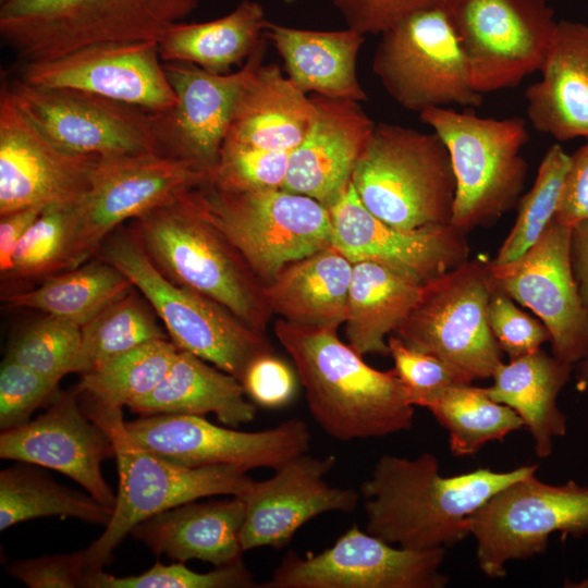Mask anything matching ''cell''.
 Segmentation results:
<instances>
[{
  "label": "cell",
  "mask_w": 588,
  "mask_h": 588,
  "mask_svg": "<svg viewBox=\"0 0 588 588\" xmlns=\"http://www.w3.org/2000/svg\"><path fill=\"white\" fill-rule=\"evenodd\" d=\"M445 0H332L347 27L363 35H381L415 12L442 8Z\"/></svg>",
  "instance_id": "681fc988"
},
{
  "label": "cell",
  "mask_w": 588,
  "mask_h": 588,
  "mask_svg": "<svg viewBox=\"0 0 588 588\" xmlns=\"http://www.w3.org/2000/svg\"><path fill=\"white\" fill-rule=\"evenodd\" d=\"M9 574L29 588H84L83 551L14 561Z\"/></svg>",
  "instance_id": "f907efd6"
},
{
  "label": "cell",
  "mask_w": 588,
  "mask_h": 588,
  "mask_svg": "<svg viewBox=\"0 0 588 588\" xmlns=\"http://www.w3.org/2000/svg\"><path fill=\"white\" fill-rule=\"evenodd\" d=\"M256 585L253 573L244 562L217 566L198 573L187 568L183 562L173 564L155 563L138 575L117 577L102 568L87 573L84 588H253Z\"/></svg>",
  "instance_id": "7bdbcfd3"
},
{
  "label": "cell",
  "mask_w": 588,
  "mask_h": 588,
  "mask_svg": "<svg viewBox=\"0 0 588 588\" xmlns=\"http://www.w3.org/2000/svg\"><path fill=\"white\" fill-rule=\"evenodd\" d=\"M81 326L47 315L22 329L10 342L5 356L48 377L71 373L78 352Z\"/></svg>",
  "instance_id": "b9f144b4"
},
{
  "label": "cell",
  "mask_w": 588,
  "mask_h": 588,
  "mask_svg": "<svg viewBox=\"0 0 588 588\" xmlns=\"http://www.w3.org/2000/svg\"><path fill=\"white\" fill-rule=\"evenodd\" d=\"M114 455L110 434L85 413L76 389L58 390L42 414L0 434L2 460L57 470L111 509L117 495L101 465Z\"/></svg>",
  "instance_id": "7402d4cb"
},
{
  "label": "cell",
  "mask_w": 588,
  "mask_h": 588,
  "mask_svg": "<svg viewBox=\"0 0 588 588\" xmlns=\"http://www.w3.org/2000/svg\"><path fill=\"white\" fill-rule=\"evenodd\" d=\"M371 69L387 94L418 114L457 105L479 107L469 66L443 8L407 15L383 32Z\"/></svg>",
  "instance_id": "8fae6325"
},
{
  "label": "cell",
  "mask_w": 588,
  "mask_h": 588,
  "mask_svg": "<svg viewBox=\"0 0 588 588\" xmlns=\"http://www.w3.org/2000/svg\"><path fill=\"white\" fill-rule=\"evenodd\" d=\"M266 40L236 72L216 74L197 65L163 63L176 103L155 112L161 152L189 161L208 174L216 166L240 97L264 63Z\"/></svg>",
  "instance_id": "d6986e66"
},
{
  "label": "cell",
  "mask_w": 588,
  "mask_h": 588,
  "mask_svg": "<svg viewBox=\"0 0 588 588\" xmlns=\"http://www.w3.org/2000/svg\"><path fill=\"white\" fill-rule=\"evenodd\" d=\"M16 107L49 139L98 157L161 152L155 112L87 91L4 84Z\"/></svg>",
  "instance_id": "9a60e30c"
},
{
  "label": "cell",
  "mask_w": 588,
  "mask_h": 588,
  "mask_svg": "<svg viewBox=\"0 0 588 588\" xmlns=\"http://www.w3.org/2000/svg\"><path fill=\"white\" fill-rule=\"evenodd\" d=\"M179 350L169 339L146 342L82 373L75 389L97 402L128 407L158 387Z\"/></svg>",
  "instance_id": "8d00e7d4"
},
{
  "label": "cell",
  "mask_w": 588,
  "mask_h": 588,
  "mask_svg": "<svg viewBox=\"0 0 588 588\" xmlns=\"http://www.w3.org/2000/svg\"><path fill=\"white\" fill-rule=\"evenodd\" d=\"M445 549L395 548L353 525L318 554L287 552L259 588H443Z\"/></svg>",
  "instance_id": "2e32d148"
},
{
  "label": "cell",
  "mask_w": 588,
  "mask_h": 588,
  "mask_svg": "<svg viewBox=\"0 0 588 588\" xmlns=\"http://www.w3.org/2000/svg\"><path fill=\"white\" fill-rule=\"evenodd\" d=\"M268 285L287 265L331 245L328 208L284 188L232 192L205 182L183 194Z\"/></svg>",
  "instance_id": "8992f818"
},
{
  "label": "cell",
  "mask_w": 588,
  "mask_h": 588,
  "mask_svg": "<svg viewBox=\"0 0 588 588\" xmlns=\"http://www.w3.org/2000/svg\"><path fill=\"white\" fill-rule=\"evenodd\" d=\"M317 114L289 155L283 188L329 208L348 187L355 164L376 123L359 102L310 95Z\"/></svg>",
  "instance_id": "d4e9b609"
},
{
  "label": "cell",
  "mask_w": 588,
  "mask_h": 588,
  "mask_svg": "<svg viewBox=\"0 0 588 588\" xmlns=\"http://www.w3.org/2000/svg\"><path fill=\"white\" fill-rule=\"evenodd\" d=\"M540 72L525 91L532 127L559 142L588 138V25L559 21Z\"/></svg>",
  "instance_id": "484cf974"
},
{
  "label": "cell",
  "mask_w": 588,
  "mask_h": 588,
  "mask_svg": "<svg viewBox=\"0 0 588 588\" xmlns=\"http://www.w3.org/2000/svg\"><path fill=\"white\" fill-rule=\"evenodd\" d=\"M143 296V295H142ZM133 286L81 327L78 352L71 373H84L105 360L146 342L168 339L156 313Z\"/></svg>",
  "instance_id": "f35d334b"
},
{
  "label": "cell",
  "mask_w": 588,
  "mask_h": 588,
  "mask_svg": "<svg viewBox=\"0 0 588 588\" xmlns=\"http://www.w3.org/2000/svg\"><path fill=\"white\" fill-rule=\"evenodd\" d=\"M569 162L571 155L559 144L546 151L532 187L518 200L515 223L492 260L494 264L523 255L555 218Z\"/></svg>",
  "instance_id": "60d3db41"
},
{
  "label": "cell",
  "mask_w": 588,
  "mask_h": 588,
  "mask_svg": "<svg viewBox=\"0 0 588 588\" xmlns=\"http://www.w3.org/2000/svg\"><path fill=\"white\" fill-rule=\"evenodd\" d=\"M489 265L486 259H466L426 283L394 331L406 345L440 359L466 383L492 378L503 363L488 319L495 292Z\"/></svg>",
  "instance_id": "30bf717a"
},
{
  "label": "cell",
  "mask_w": 588,
  "mask_h": 588,
  "mask_svg": "<svg viewBox=\"0 0 588 588\" xmlns=\"http://www.w3.org/2000/svg\"><path fill=\"white\" fill-rule=\"evenodd\" d=\"M22 81L87 91L150 112H164L176 103L157 40L98 42L25 63Z\"/></svg>",
  "instance_id": "ffe728a7"
},
{
  "label": "cell",
  "mask_w": 588,
  "mask_h": 588,
  "mask_svg": "<svg viewBox=\"0 0 588 588\" xmlns=\"http://www.w3.org/2000/svg\"><path fill=\"white\" fill-rule=\"evenodd\" d=\"M481 95L540 71L556 21L548 0H445L443 5Z\"/></svg>",
  "instance_id": "4fadbf2b"
},
{
  "label": "cell",
  "mask_w": 588,
  "mask_h": 588,
  "mask_svg": "<svg viewBox=\"0 0 588 588\" xmlns=\"http://www.w3.org/2000/svg\"><path fill=\"white\" fill-rule=\"evenodd\" d=\"M200 0H5L0 34L25 63L107 41L157 40Z\"/></svg>",
  "instance_id": "ba28073f"
},
{
  "label": "cell",
  "mask_w": 588,
  "mask_h": 588,
  "mask_svg": "<svg viewBox=\"0 0 588 588\" xmlns=\"http://www.w3.org/2000/svg\"><path fill=\"white\" fill-rule=\"evenodd\" d=\"M268 22L258 1L242 0L219 19L172 24L158 39L160 58L163 63H189L216 74L230 73L266 40Z\"/></svg>",
  "instance_id": "d6a6232c"
},
{
  "label": "cell",
  "mask_w": 588,
  "mask_h": 588,
  "mask_svg": "<svg viewBox=\"0 0 588 588\" xmlns=\"http://www.w3.org/2000/svg\"><path fill=\"white\" fill-rule=\"evenodd\" d=\"M183 194L132 220L130 228L169 280L266 332L272 316L266 285L237 250L194 212Z\"/></svg>",
  "instance_id": "5b68a950"
},
{
  "label": "cell",
  "mask_w": 588,
  "mask_h": 588,
  "mask_svg": "<svg viewBox=\"0 0 588 588\" xmlns=\"http://www.w3.org/2000/svg\"><path fill=\"white\" fill-rule=\"evenodd\" d=\"M296 377L290 365L270 352L247 365L241 383L254 403L266 408H280L294 397Z\"/></svg>",
  "instance_id": "c3c4849f"
},
{
  "label": "cell",
  "mask_w": 588,
  "mask_h": 588,
  "mask_svg": "<svg viewBox=\"0 0 588 588\" xmlns=\"http://www.w3.org/2000/svg\"><path fill=\"white\" fill-rule=\"evenodd\" d=\"M467 530L481 572L502 578L510 561L543 553L552 534L562 539L588 534V487L573 480L554 486L528 476L485 502L468 517Z\"/></svg>",
  "instance_id": "7c38bea8"
},
{
  "label": "cell",
  "mask_w": 588,
  "mask_h": 588,
  "mask_svg": "<svg viewBox=\"0 0 588 588\" xmlns=\"http://www.w3.org/2000/svg\"><path fill=\"white\" fill-rule=\"evenodd\" d=\"M328 210L331 245L352 262H378L426 284L468 259L465 234L451 224L394 229L362 204L352 182Z\"/></svg>",
  "instance_id": "603a6c76"
},
{
  "label": "cell",
  "mask_w": 588,
  "mask_h": 588,
  "mask_svg": "<svg viewBox=\"0 0 588 588\" xmlns=\"http://www.w3.org/2000/svg\"><path fill=\"white\" fill-rule=\"evenodd\" d=\"M245 395L237 378L189 352L179 350L158 387L128 408L142 415L203 416L211 413L223 425L237 427L256 416V405Z\"/></svg>",
  "instance_id": "4dcf8cb0"
},
{
  "label": "cell",
  "mask_w": 588,
  "mask_h": 588,
  "mask_svg": "<svg viewBox=\"0 0 588 588\" xmlns=\"http://www.w3.org/2000/svg\"><path fill=\"white\" fill-rule=\"evenodd\" d=\"M317 114L310 96L275 63H262L246 84L223 143L291 152Z\"/></svg>",
  "instance_id": "f1b7e54d"
},
{
  "label": "cell",
  "mask_w": 588,
  "mask_h": 588,
  "mask_svg": "<svg viewBox=\"0 0 588 588\" xmlns=\"http://www.w3.org/2000/svg\"><path fill=\"white\" fill-rule=\"evenodd\" d=\"M75 244V204L47 205L19 242L3 278H47L72 269Z\"/></svg>",
  "instance_id": "ab89813d"
},
{
  "label": "cell",
  "mask_w": 588,
  "mask_h": 588,
  "mask_svg": "<svg viewBox=\"0 0 588 588\" xmlns=\"http://www.w3.org/2000/svg\"><path fill=\"white\" fill-rule=\"evenodd\" d=\"M5 0H0V3L4 2Z\"/></svg>",
  "instance_id": "9f6ffc18"
},
{
  "label": "cell",
  "mask_w": 588,
  "mask_h": 588,
  "mask_svg": "<svg viewBox=\"0 0 588 588\" xmlns=\"http://www.w3.org/2000/svg\"><path fill=\"white\" fill-rule=\"evenodd\" d=\"M119 269L161 319L171 341L240 381L257 356L274 352L258 331L222 305L169 280L130 226L111 232L96 255Z\"/></svg>",
  "instance_id": "52a82bcc"
},
{
  "label": "cell",
  "mask_w": 588,
  "mask_h": 588,
  "mask_svg": "<svg viewBox=\"0 0 588 588\" xmlns=\"http://www.w3.org/2000/svg\"><path fill=\"white\" fill-rule=\"evenodd\" d=\"M133 287L114 266L97 257L45 278L36 289L2 296L13 307L33 308L84 326Z\"/></svg>",
  "instance_id": "e575fe53"
},
{
  "label": "cell",
  "mask_w": 588,
  "mask_h": 588,
  "mask_svg": "<svg viewBox=\"0 0 588 588\" xmlns=\"http://www.w3.org/2000/svg\"><path fill=\"white\" fill-rule=\"evenodd\" d=\"M571 258L578 293L588 316V219L572 228ZM576 389L579 392L588 389V351L580 362Z\"/></svg>",
  "instance_id": "f5cc1de1"
},
{
  "label": "cell",
  "mask_w": 588,
  "mask_h": 588,
  "mask_svg": "<svg viewBox=\"0 0 588 588\" xmlns=\"http://www.w3.org/2000/svg\"><path fill=\"white\" fill-rule=\"evenodd\" d=\"M46 206H30L0 215V272L2 278L11 270L14 250Z\"/></svg>",
  "instance_id": "db71d44e"
},
{
  "label": "cell",
  "mask_w": 588,
  "mask_h": 588,
  "mask_svg": "<svg viewBox=\"0 0 588 588\" xmlns=\"http://www.w3.org/2000/svg\"><path fill=\"white\" fill-rule=\"evenodd\" d=\"M245 504L240 495L191 501L150 516L131 536L156 554L177 562L200 560L223 566L242 559L240 534Z\"/></svg>",
  "instance_id": "4316f807"
},
{
  "label": "cell",
  "mask_w": 588,
  "mask_h": 588,
  "mask_svg": "<svg viewBox=\"0 0 588 588\" xmlns=\"http://www.w3.org/2000/svg\"><path fill=\"white\" fill-rule=\"evenodd\" d=\"M266 39L283 62V71L305 94L366 101L357 76L365 35L350 28L306 29L268 22Z\"/></svg>",
  "instance_id": "83f0119b"
},
{
  "label": "cell",
  "mask_w": 588,
  "mask_h": 588,
  "mask_svg": "<svg viewBox=\"0 0 588 588\" xmlns=\"http://www.w3.org/2000/svg\"><path fill=\"white\" fill-rule=\"evenodd\" d=\"M555 219L571 228L588 219V143L571 155Z\"/></svg>",
  "instance_id": "816d5d0a"
},
{
  "label": "cell",
  "mask_w": 588,
  "mask_h": 588,
  "mask_svg": "<svg viewBox=\"0 0 588 588\" xmlns=\"http://www.w3.org/2000/svg\"><path fill=\"white\" fill-rule=\"evenodd\" d=\"M352 269L332 245L287 265L266 285L272 315L301 327L338 330L346 319Z\"/></svg>",
  "instance_id": "f546056e"
},
{
  "label": "cell",
  "mask_w": 588,
  "mask_h": 588,
  "mask_svg": "<svg viewBox=\"0 0 588 588\" xmlns=\"http://www.w3.org/2000/svg\"><path fill=\"white\" fill-rule=\"evenodd\" d=\"M445 144L456 181L450 224L462 233L518 204L527 176L522 148L529 139L520 117L482 118L446 107L419 113Z\"/></svg>",
  "instance_id": "9c48e42d"
},
{
  "label": "cell",
  "mask_w": 588,
  "mask_h": 588,
  "mask_svg": "<svg viewBox=\"0 0 588 588\" xmlns=\"http://www.w3.org/2000/svg\"><path fill=\"white\" fill-rule=\"evenodd\" d=\"M572 365L540 348L502 363L493 383L483 388L493 401L514 409L535 440L538 457L551 455L553 438L566 433V416L556 399L571 378Z\"/></svg>",
  "instance_id": "1f68e13d"
},
{
  "label": "cell",
  "mask_w": 588,
  "mask_h": 588,
  "mask_svg": "<svg viewBox=\"0 0 588 588\" xmlns=\"http://www.w3.org/2000/svg\"><path fill=\"white\" fill-rule=\"evenodd\" d=\"M387 343L393 369L414 406L428 408L449 387L466 384L446 364L406 345L396 335H389Z\"/></svg>",
  "instance_id": "bcb514c9"
},
{
  "label": "cell",
  "mask_w": 588,
  "mask_h": 588,
  "mask_svg": "<svg viewBox=\"0 0 588 588\" xmlns=\"http://www.w3.org/2000/svg\"><path fill=\"white\" fill-rule=\"evenodd\" d=\"M98 156L66 150L49 139L0 93V215L30 206L77 204Z\"/></svg>",
  "instance_id": "44dd1931"
},
{
  "label": "cell",
  "mask_w": 588,
  "mask_h": 588,
  "mask_svg": "<svg viewBox=\"0 0 588 588\" xmlns=\"http://www.w3.org/2000/svg\"><path fill=\"white\" fill-rule=\"evenodd\" d=\"M425 284L378 262H353L345 333L358 354L389 355L387 340L419 301Z\"/></svg>",
  "instance_id": "836d02e7"
},
{
  "label": "cell",
  "mask_w": 588,
  "mask_h": 588,
  "mask_svg": "<svg viewBox=\"0 0 588 588\" xmlns=\"http://www.w3.org/2000/svg\"><path fill=\"white\" fill-rule=\"evenodd\" d=\"M571 238L572 228L554 218L523 255L504 264L490 260L489 268L495 290L532 310L550 332L553 356L573 365L588 351V316L573 272Z\"/></svg>",
  "instance_id": "ac0fdd59"
},
{
  "label": "cell",
  "mask_w": 588,
  "mask_h": 588,
  "mask_svg": "<svg viewBox=\"0 0 588 588\" xmlns=\"http://www.w3.org/2000/svg\"><path fill=\"white\" fill-rule=\"evenodd\" d=\"M207 181L208 173L194 163L160 152L98 157L88 188L75 204L73 268L91 259L103 240L125 221Z\"/></svg>",
  "instance_id": "5bb4252c"
},
{
  "label": "cell",
  "mask_w": 588,
  "mask_h": 588,
  "mask_svg": "<svg viewBox=\"0 0 588 588\" xmlns=\"http://www.w3.org/2000/svg\"><path fill=\"white\" fill-rule=\"evenodd\" d=\"M351 182L362 204L394 229L451 222L456 181L448 148L434 132L376 123Z\"/></svg>",
  "instance_id": "277c9868"
},
{
  "label": "cell",
  "mask_w": 588,
  "mask_h": 588,
  "mask_svg": "<svg viewBox=\"0 0 588 588\" xmlns=\"http://www.w3.org/2000/svg\"><path fill=\"white\" fill-rule=\"evenodd\" d=\"M427 409L448 430L450 450L456 456L474 455L486 443L503 442L525 427L514 409L470 383L449 387Z\"/></svg>",
  "instance_id": "74e56055"
},
{
  "label": "cell",
  "mask_w": 588,
  "mask_h": 588,
  "mask_svg": "<svg viewBox=\"0 0 588 588\" xmlns=\"http://www.w3.org/2000/svg\"><path fill=\"white\" fill-rule=\"evenodd\" d=\"M82 396L85 413L112 439L119 474L111 518L97 540L82 550L88 572L109 563L123 539L150 516L205 497L241 495L252 487L254 480L241 468L185 467L151 453L128 433L123 407Z\"/></svg>",
  "instance_id": "3957f363"
},
{
  "label": "cell",
  "mask_w": 588,
  "mask_h": 588,
  "mask_svg": "<svg viewBox=\"0 0 588 588\" xmlns=\"http://www.w3.org/2000/svg\"><path fill=\"white\" fill-rule=\"evenodd\" d=\"M113 509L27 466L0 471V530L38 517H72L106 526Z\"/></svg>",
  "instance_id": "d590c367"
},
{
  "label": "cell",
  "mask_w": 588,
  "mask_h": 588,
  "mask_svg": "<svg viewBox=\"0 0 588 588\" xmlns=\"http://www.w3.org/2000/svg\"><path fill=\"white\" fill-rule=\"evenodd\" d=\"M488 319L495 341L510 359L536 352L551 340L541 320L524 313L511 297L497 290L489 303Z\"/></svg>",
  "instance_id": "7dc6e473"
},
{
  "label": "cell",
  "mask_w": 588,
  "mask_h": 588,
  "mask_svg": "<svg viewBox=\"0 0 588 588\" xmlns=\"http://www.w3.org/2000/svg\"><path fill=\"white\" fill-rule=\"evenodd\" d=\"M336 463L334 455L302 454L240 497L245 518L240 534L243 551L261 547L282 549L308 520L327 512L352 513L360 494L329 485L326 476Z\"/></svg>",
  "instance_id": "cb8c5ba5"
},
{
  "label": "cell",
  "mask_w": 588,
  "mask_h": 588,
  "mask_svg": "<svg viewBox=\"0 0 588 588\" xmlns=\"http://www.w3.org/2000/svg\"><path fill=\"white\" fill-rule=\"evenodd\" d=\"M274 334L294 363L309 412L330 437L351 441L411 429L415 406L394 369L366 364L336 330L279 319Z\"/></svg>",
  "instance_id": "7a4b0ae2"
},
{
  "label": "cell",
  "mask_w": 588,
  "mask_h": 588,
  "mask_svg": "<svg viewBox=\"0 0 588 588\" xmlns=\"http://www.w3.org/2000/svg\"><path fill=\"white\" fill-rule=\"evenodd\" d=\"M289 155L286 151L223 143L207 182L217 188L232 192L283 188Z\"/></svg>",
  "instance_id": "ee69618b"
},
{
  "label": "cell",
  "mask_w": 588,
  "mask_h": 588,
  "mask_svg": "<svg viewBox=\"0 0 588 588\" xmlns=\"http://www.w3.org/2000/svg\"><path fill=\"white\" fill-rule=\"evenodd\" d=\"M564 587L567 588H588V577L578 581V583H571L568 580L565 581Z\"/></svg>",
  "instance_id": "11a10c76"
},
{
  "label": "cell",
  "mask_w": 588,
  "mask_h": 588,
  "mask_svg": "<svg viewBox=\"0 0 588 588\" xmlns=\"http://www.w3.org/2000/svg\"><path fill=\"white\" fill-rule=\"evenodd\" d=\"M539 465L507 471L477 468L441 476L430 452L416 458L383 455L359 488L369 534L411 550L454 546L469 534L467 519L493 494L535 475Z\"/></svg>",
  "instance_id": "6da1fadb"
},
{
  "label": "cell",
  "mask_w": 588,
  "mask_h": 588,
  "mask_svg": "<svg viewBox=\"0 0 588 588\" xmlns=\"http://www.w3.org/2000/svg\"><path fill=\"white\" fill-rule=\"evenodd\" d=\"M59 382L4 355L0 366L1 431L29 422L36 409L51 402Z\"/></svg>",
  "instance_id": "f6af8a7d"
},
{
  "label": "cell",
  "mask_w": 588,
  "mask_h": 588,
  "mask_svg": "<svg viewBox=\"0 0 588 588\" xmlns=\"http://www.w3.org/2000/svg\"><path fill=\"white\" fill-rule=\"evenodd\" d=\"M125 427L140 446L174 464L229 465L245 471L258 467L275 470L307 453L311 440L307 424L298 418L249 432L186 414L144 415L125 421Z\"/></svg>",
  "instance_id": "e0dca14e"
}]
</instances>
